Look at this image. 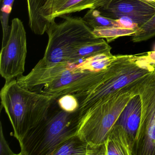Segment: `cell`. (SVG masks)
Here are the masks:
<instances>
[{
    "label": "cell",
    "instance_id": "cell-1",
    "mask_svg": "<svg viewBox=\"0 0 155 155\" xmlns=\"http://www.w3.org/2000/svg\"><path fill=\"white\" fill-rule=\"evenodd\" d=\"M146 53L139 55H117L104 71L101 80L91 89L73 94L78 100L83 116L88 110L109 99L129 85L146 78L154 71Z\"/></svg>",
    "mask_w": 155,
    "mask_h": 155
},
{
    "label": "cell",
    "instance_id": "cell-2",
    "mask_svg": "<svg viewBox=\"0 0 155 155\" xmlns=\"http://www.w3.org/2000/svg\"><path fill=\"white\" fill-rule=\"evenodd\" d=\"M3 107L19 142L47 116L54 98L21 87L17 80L6 82L0 92Z\"/></svg>",
    "mask_w": 155,
    "mask_h": 155
},
{
    "label": "cell",
    "instance_id": "cell-3",
    "mask_svg": "<svg viewBox=\"0 0 155 155\" xmlns=\"http://www.w3.org/2000/svg\"><path fill=\"white\" fill-rule=\"evenodd\" d=\"M82 116L79 110L69 112L54 100L46 117L19 142L20 155H52L63 141L77 135Z\"/></svg>",
    "mask_w": 155,
    "mask_h": 155
},
{
    "label": "cell",
    "instance_id": "cell-4",
    "mask_svg": "<svg viewBox=\"0 0 155 155\" xmlns=\"http://www.w3.org/2000/svg\"><path fill=\"white\" fill-rule=\"evenodd\" d=\"M144 79L129 85L88 110L81 120L77 133L79 137L104 155V144L110 132L130 99L138 93Z\"/></svg>",
    "mask_w": 155,
    "mask_h": 155
},
{
    "label": "cell",
    "instance_id": "cell-5",
    "mask_svg": "<svg viewBox=\"0 0 155 155\" xmlns=\"http://www.w3.org/2000/svg\"><path fill=\"white\" fill-rule=\"evenodd\" d=\"M63 22L50 24L46 32L48 42L39 62L47 65L71 62L78 48L99 40L80 17L65 16Z\"/></svg>",
    "mask_w": 155,
    "mask_h": 155
},
{
    "label": "cell",
    "instance_id": "cell-6",
    "mask_svg": "<svg viewBox=\"0 0 155 155\" xmlns=\"http://www.w3.org/2000/svg\"><path fill=\"white\" fill-rule=\"evenodd\" d=\"M27 53L26 31L23 22L16 18L12 21L8 38L0 54V74L6 82L22 76Z\"/></svg>",
    "mask_w": 155,
    "mask_h": 155
},
{
    "label": "cell",
    "instance_id": "cell-7",
    "mask_svg": "<svg viewBox=\"0 0 155 155\" xmlns=\"http://www.w3.org/2000/svg\"><path fill=\"white\" fill-rule=\"evenodd\" d=\"M142 101L141 122L134 155H155V70L139 87Z\"/></svg>",
    "mask_w": 155,
    "mask_h": 155
},
{
    "label": "cell",
    "instance_id": "cell-8",
    "mask_svg": "<svg viewBox=\"0 0 155 155\" xmlns=\"http://www.w3.org/2000/svg\"><path fill=\"white\" fill-rule=\"evenodd\" d=\"M105 70L97 72L71 71L34 91L52 96L56 99L67 94L73 95L85 92L94 87L100 82Z\"/></svg>",
    "mask_w": 155,
    "mask_h": 155
},
{
    "label": "cell",
    "instance_id": "cell-9",
    "mask_svg": "<svg viewBox=\"0 0 155 155\" xmlns=\"http://www.w3.org/2000/svg\"><path fill=\"white\" fill-rule=\"evenodd\" d=\"M97 9L102 16L112 19H130L139 28L155 14V8L140 0H109Z\"/></svg>",
    "mask_w": 155,
    "mask_h": 155
},
{
    "label": "cell",
    "instance_id": "cell-10",
    "mask_svg": "<svg viewBox=\"0 0 155 155\" xmlns=\"http://www.w3.org/2000/svg\"><path fill=\"white\" fill-rule=\"evenodd\" d=\"M109 0H50L43 11V16L49 27L58 17L81 11L97 9L105 5Z\"/></svg>",
    "mask_w": 155,
    "mask_h": 155
},
{
    "label": "cell",
    "instance_id": "cell-11",
    "mask_svg": "<svg viewBox=\"0 0 155 155\" xmlns=\"http://www.w3.org/2000/svg\"><path fill=\"white\" fill-rule=\"evenodd\" d=\"M141 113L142 101L138 92L130 99L115 124L125 130L132 145L133 152L137 141Z\"/></svg>",
    "mask_w": 155,
    "mask_h": 155
},
{
    "label": "cell",
    "instance_id": "cell-12",
    "mask_svg": "<svg viewBox=\"0 0 155 155\" xmlns=\"http://www.w3.org/2000/svg\"><path fill=\"white\" fill-rule=\"evenodd\" d=\"M104 155H133V148L126 132L114 125L104 144Z\"/></svg>",
    "mask_w": 155,
    "mask_h": 155
},
{
    "label": "cell",
    "instance_id": "cell-13",
    "mask_svg": "<svg viewBox=\"0 0 155 155\" xmlns=\"http://www.w3.org/2000/svg\"><path fill=\"white\" fill-rule=\"evenodd\" d=\"M102 155L101 150L93 148L78 134L61 143L52 155Z\"/></svg>",
    "mask_w": 155,
    "mask_h": 155
},
{
    "label": "cell",
    "instance_id": "cell-14",
    "mask_svg": "<svg viewBox=\"0 0 155 155\" xmlns=\"http://www.w3.org/2000/svg\"><path fill=\"white\" fill-rule=\"evenodd\" d=\"M50 0H27L29 25L32 32L42 35L49 28L43 18L44 8Z\"/></svg>",
    "mask_w": 155,
    "mask_h": 155
},
{
    "label": "cell",
    "instance_id": "cell-15",
    "mask_svg": "<svg viewBox=\"0 0 155 155\" xmlns=\"http://www.w3.org/2000/svg\"><path fill=\"white\" fill-rule=\"evenodd\" d=\"M117 55L111 52L101 53L82 60L76 64L73 70L78 71L97 72L106 69L113 61Z\"/></svg>",
    "mask_w": 155,
    "mask_h": 155
},
{
    "label": "cell",
    "instance_id": "cell-16",
    "mask_svg": "<svg viewBox=\"0 0 155 155\" xmlns=\"http://www.w3.org/2000/svg\"><path fill=\"white\" fill-rule=\"evenodd\" d=\"M111 48L103 38L91 42L78 48L74 54L71 63H78L87 58L101 54L111 52Z\"/></svg>",
    "mask_w": 155,
    "mask_h": 155
},
{
    "label": "cell",
    "instance_id": "cell-17",
    "mask_svg": "<svg viewBox=\"0 0 155 155\" xmlns=\"http://www.w3.org/2000/svg\"><path fill=\"white\" fill-rule=\"evenodd\" d=\"M82 18L92 30L109 27H123L119 20L112 19L104 17L97 9L89 10Z\"/></svg>",
    "mask_w": 155,
    "mask_h": 155
},
{
    "label": "cell",
    "instance_id": "cell-18",
    "mask_svg": "<svg viewBox=\"0 0 155 155\" xmlns=\"http://www.w3.org/2000/svg\"><path fill=\"white\" fill-rule=\"evenodd\" d=\"M140 31L138 27H109L96 29L92 30V32L97 38L106 39L107 42H110L120 37L132 36Z\"/></svg>",
    "mask_w": 155,
    "mask_h": 155
},
{
    "label": "cell",
    "instance_id": "cell-19",
    "mask_svg": "<svg viewBox=\"0 0 155 155\" xmlns=\"http://www.w3.org/2000/svg\"><path fill=\"white\" fill-rule=\"evenodd\" d=\"M14 1L15 0H1V20L3 31L2 47L5 45L9 36L11 27L8 24L9 17Z\"/></svg>",
    "mask_w": 155,
    "mask_h": 155
},
{
    "label": "cell",
    "instance_id": "cell-20",
    "mask_svg": "<svg viewBox=\"0 0 155 155\" xmlns=\"http://www.w3.org/2000/svg\"><path fill=\"white\" fill-rule=\"evenodd\" d=\"M140 29L139 32L132 36L133 42L146 41L155 37V14Z\"/></svg>",
    "mask_w": 155,
    "mask_h": 155
},
{
    "label": "cell",
    "instance_id": "cell-21",
    "mask_svg": "<svg viewBox=\"0 0 155 155\" xmlns=\"http://www.w3.org/2000/svg\"><path fill=\"white\" fill-rule=\"evenodd\" d=\"M58 104L65 111L73 112L79 108V103L77 98L72 94L63 95L57 99Z\"/></svg>",
    "mask_w": 155,
    "mask_h": 155
},
{
    "label": "cell",
    "instance_id": "cell-22",
    "mask_svg": "<svg viewBox=\"0 0 155 155\" xmlns=\"http://www.w3.org/2000/svg\"><path fill=\"white\" fill-rule=\"evenodd\" d=\"M0 155H17L14 153L11 149L10 148L8 142L4 137L2 123H1V128H0Z\"/></svg>",
    "mask_w": 155,
    "mask_h": 155
},
{
    "label": "cell",
    "instance_id": "cell-23",
    "mask_svg": "<svg viewBox=\"0 0 155 155\" xmlns=\"http://www.w3.org/2000/svg\"><path fill=\"white\" fill-rule=\"evenodd\" d=\"M146 55L150 62L152 65H155V50L153 51L147 52Z\"/></svg>",
    "mask_w": 155,
    "mask_h": 155
},
{
    "label": "cell",
    "instance_id": "cell-24",
    "mask_svg": "<svg viewBox=\"0 0 155 155\" xmlns=\"http://www.w3.org/2000/svg\"><path fill=\"white\" fill-rule=\"evenodd\" d=\"M140 1L155 8V0H140Z\"/></svg>",
    "mask_w": 155,
    "mask_h": 155
},
{
    "label": "cell",
    "instance_id": "cell-25",
    "mask_svg": "<svg viewBox=\"0 0 155 155\" xmlns=\"http://www.w3.org/2000/svg\"><path fill=\"white\" fill-rule=\"evenodd\" d=\"M154 69L155 70V65H154Z\"/></svg>",
    "mask_w": 155,
    "mask_h": 155
}]
</instances>
